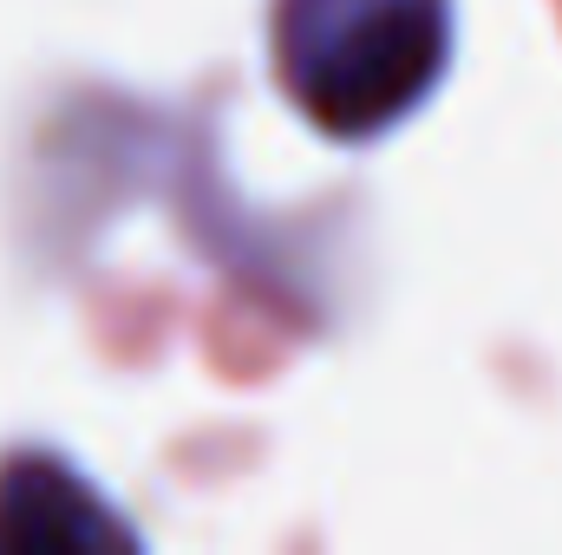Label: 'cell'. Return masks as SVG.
<instances>
[{
    "instance_id": "6da1fadb",
    "label": "cell",
    "mask_w": 562,
    "mask_h": 555,
    "mask_svg": "<svg viewBox=\"0 0 562 555\" xmlns=\"http://www.w3.org/2000/svg\"><path fill=\"white\" fill-rule=\"evenodd\" d=\"M281 72L334 138L400 125L451 59V0H281Z\"/></svg>"
},
{
    "instance_id": "7a4b0ae2",
    "label": "cell",
    "mask_w": 562,
    "mask_h": 555,
    "mask_svg": "<svg viewBox=\"0 0 562 555\" xmlns=\"http://www.w3.org/2000/svg\"><path fill=\"white\" fill-rule=\"evenodd\" d=\"M105 543H132V530L59 457H13L0 471V550L92 555Z\"/></svg>"
}]
</instances>
